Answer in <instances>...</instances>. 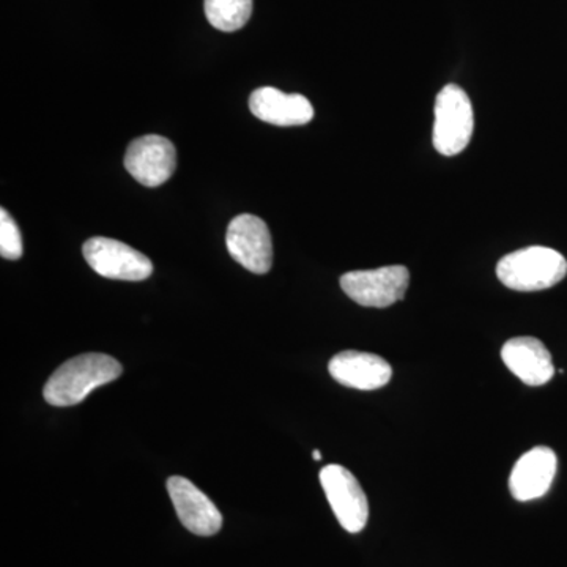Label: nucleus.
Listing matches in <instances>:
<instances>
[{"label":"nucleus","mask_w":567,"mask_h":567,"mask_svg":"<svg viewBox=\"0 0 567 567\" xmlns=\"http://www.w3.org/2000/svg\"><path fill=\"white\" fill-rule=\"evenodd\" d=\"M122 372V364L110 354H80L65 361L50 377L44 385L43 395L48 404L54 406L81 404L92 391L114 382Z\"/></svg>","instance_id":"obj_1"},{"label":"nucleus","mask_w":567,"mask_h":567,"mask_svg":"<svg viewBox=\"0 0 567 567\" xmlns=\"http://www.w3.org/2000/svg\"><path fill=\"white\" fill-rule=\"evenodd\" d=\"M567 275L563 254L546 246H529L507 254L496 265V276L507 289L517 292H537L550 289Z\"/></svg>","instance_id":"obj_2"},{"label":"nucleus","mask_w":567,"mask_h":567,"mask_svg":"<svg viewBox=\"0 0 567 567\" xmlns=\"http://www.w3.org/2000/svg\"><path fill=\"white\" fill-rule=\"evenodd\" d=\"M475 132V112L470 96L456 84H447L435 100V123L432 142L435 151L456 156L465 151Z\"/></svg>","instance_id":"obj_3"},{"label":"nucleus","mask_w":567,"mask_h":567,"mask_svg":"<svg viewBox=\"0 0 567 567\" xmlns=\"http://www.w3.org/2000/svg\"><path fill=\"white\" fill-rule=\"evenodd\" d=\"M410 284V271L404 265L350 271L341 278L347 297L365 308H388L404 300Z\"/></svg>","instance_id":"obj_4"},{"label":"nucleus","mask_w":567,"mask_h":567,"mask_svg":"<svg viewBox=\"0 0 567 567\" xmlns=\"http://www.w3.org/2000/svg\"><path fill=\"white\" fill-rule=\"evenodd\" d=\"M82 252L92 270L103 278L144 281L153 271L147 256L114 238H89L82 246Z\"/></svg>","instance_id":"obj_5"},{"label":"nucleus","mask_w":567,"mask_h":567,"mask_svg":"<svg viewBox=\"0 0 567 567\" xmlns=\"http://www.w3.org/2000/svg\"><path fill=\"white\" fill-rule=\"evenodd\" d=\"M320 484L341 527L353 535L363 532L369 518L368 496L353 473L342 465H327L320 472Z\"/></svg>","instance_id":"obj_6"},{"label":"nucleus","mask_w":567,"mask_h":567,"mask_svg":"<svg viewBox=\"0 0 567 567\" xmlns=\"http://www.w3.org/2000/svg\"><path fill=\"white\" fill-rule=\"evenodd\" d=\"M226 245L230 256L241 267L256 275H265L274 265V241L267 223L259 216L238 215L229 224Z\"/></svg>","instance_id":"obj_7"},{"label":"nucleus","mask_w":567,"mask_h":567,"mask_svg":"<svg viewBox=\"0 0 567 567\" xmlns=\"http://www.w3.org/2000/svg\"><path fill=\"white\" fill-rule=\"evenodd\" d=\"M125 167L141 185L156 188L173 177L177 167V152L167 137L148 134L128 145Z\"/></svg>","instance_id":"obj_8"},{"label":"nucleus","mask_w":567,"mask_h":567,"mask_svg":"<svg viewBox=\"0 0 567 567\" xmlns=\"http://www.w3.org/2000/svg\"><path fill=\"white\" fill-rule=\"evenodd\" d=\"M167 492L183 527L197 536H213L223 527V514L215 503L183 476L167 481Z\"/></svg>","instance_id":"obj_9"},{"label":"nucleus","mask_w":567,"mask_h":567,"mask_svg":"<svg viewBox=\"0 0 567 567\" xmlns=\"http://www.w3.org/2000/svg\"><path fill=\"white\" fill-rule=\"evenodd\" d=\"M328 371L336 382L360 391L380 390L393 377V369L382 357L357 350L336 354L328 364Z\"/></svg>","instance_id":"obj_10"},{"label":"nucleus","mask_w":567,"mask_h":567,"mask_svg":"<svg viewBox=\"0 0 567 567\" xmlns=\"http://www.w3.org/2000/svg\"><path fill=\"white\" fill-rule=\"evenodd\" d=\"M558 458L554 450L536 446L518 458L509 477V491L517 502H532L547 494L557 475Z\"/></svg>","instance_id":"obj_11"},{"label":"nucleus","mask_w":567,"mask_h":567,"mask_svg":"<svg viewBox=\"0 0 567 567\" xmlns=\"http://www.w3.org/2000/svg\"><path fill=\"white\" fill-rule=\"evenodd\" d=\"M249 110L259 121L276 126H301L315 118V107L300 93L260 87L249 96Z\"/></svg>","instance_id":"obj_12"},{"label":"nucleus","mask_w":567,"mask_h":567,"mask_svg":"<svg viewBox=\"0 0 567 567\" xmlns=\"http://www.w3.org/2000/svg\"><path fill=\"white\" fill-rule=\"evenodd\" d=\"M503 363L525 385L543 386L555 375L554 361L547 347L536 338H513L503 346Z\"/></svg>","instance_id":"obj_13"},{"label":"nucleus","mask_w":567,"mask_h":567,"mask_svg":"<svg viewBox=\"0 0 567 567\" xmlns=\"http://www.w3.org/2000/svg\"><path fill=\"white\" fill-rule=\"evenodd\" d=\"M204 7L208 22L221 32L240 31L252 13V0H205Z\"/></svg>","instance_id":"obj_14"},{"label":"nucleus","mask_w":567,"mask_h":567,"mask_svg":"<svg viewBox=\"0 0 567 567\" xmlns=\"http://www.w3.org/2000/svg\"><path fill=\"white\" fill-rule=\"evenodd\" d=\"M0 254L7 260H18L22 257L20 227L6 208L0 210Z\"/></svg>","instance_id":"obj_15"},{"label":"nucleus","mask_w":567,"mask_h":567,"mask_svg":"<svg viewBox=\"0 0 567 567\" xmlns=\"http://www.w3.org/2000/svg\"><path fill=\"white\" fill-rule=\"evenodd\" d=\"M312 458H315V461H322V454H320L319 450H315V453H312Z\"/></svg>","instance_id":"obj_16"}]
</instances>
